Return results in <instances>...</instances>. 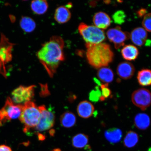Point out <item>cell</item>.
<instances>
[{
    "mask_svg": "<svg viewBox=\"0 0 151 151\" xmlns=\"http://www.w3.org/2000/svg\"><path fill=\"white\" fill-rule=\"evenodd\" d=\"M23 105L16 104L10 97L7 98L2 108L0 109V127L10 121L19 118Z\"/></svg>",
    "mask_w": 151,
    "mask_h": 151,
    "instance_id": "obj_5",
    "label": "cell"
},
{
    "mask_svg": "<svg viewBox=\"0 0 151 151\" xmlns=\"http://www.w3.org/2000/svg\"><path fill=\"white\" fill-rule=\"evenodd\" d=\"M78 29L86 43L99 44L106 40L104 31L95 26L88 25L82 22L79 24Z\"/></svg>",
    "mask_w": 151,
    "mask_h": 151,
    "instance_id": "obj_4",
    "label": "cell"
},
{
    "mask_svg": "<svg viewBox=\"0 0 151 151\" xmlns=\"http://www.w3.org/2000/svg\"><path fill=\"white\" fill-rule=\"evenodd\" d=\"M93 21L95 26L103 30L106 29L110 26L111 19L106 13L99 12L94 15Z\"/></svg>",
    "mask_w": 151,
    "mask_h": 151,
    "instance_id": "obj_12",
    "label": "cell"
},
{
    "mask_svg": "<svg viewBox=\"0 0 151 151\" xmlns=\"http://www.w3.org/2000/svg\"><path fill=\"white\" fill-rule=\"evenodd\" d=\"M139 140L137 134L133 131H129L126 134L124 140V146L128 148H131L137 144Z\"/></svg>",
    "mask_w": 151,
    "mask_h": 151,
    "instance_id": "obj_24",
    "label": "cell"
},
{
    "mask_svg": "<svg viewBox=\"0 0 151 151\" xmlns=\"http://www.w3.org/2000/svg\"><path fill=\"white\" fill-rule=\"evenodd\" d=\"M135 67L131 62L127 61L121 62L117 68V74L124 80L131 78L134 73Z\"/></svg>",
    "mask_w": 151,
    "mask_h": 151,
    "instance_id": "obj_10",
    "label": "cell"
},
{
    "mask_svg": "<svg viewBox=\"0 0 151 151\" xmlns=\"http://www.w3.org/2000/svg\"><path fill=\"white\" fill-rule=\"evenodd\" d=\"M35 86H20L12 92V101L16 104L22 105L31 101L35 95Z\"/></svg>",
    "mask_w": 151,
    "mask_h": 151,
    "instance_id": "obj_6",
    "label": "cell"
},
{
    "mask_svg": "<svg viewBox=\"0 0 151 151\" xmlns=\"http://www.w3.org/2000/svg\"><path fill=\"white\" fill-rule=\"evenodd\" d=\"M0 151H12L10 147L5 145H0Z\"/></svg>",
    "mask_w": 151,
    "mask_h": 151,
    "instance_id": "obj_30",
    "label": "cell"
},
{
    "mask_svg": "<svg viewBox=\"0 0 151 151\" xmlns=\"http://www.w3.org/2000/svg\"><path fill=\"white\" fill-rule=\"evenodd\" d=\"M20 27L26 33H31L36 27V24L33 19L29 17H23L20 21Z\"/></svg>",
    "mask_w": 151,
    "mask_h": 151,
    "instance_id": "obj_22",
    "label": "cell"
},
{
    "mask_svg": "<svg viewBox=\"0 0 151 151\" xmlns=\"http://www.w3.org/2000/svg\"><path fill=\"white\" fill-rule=\"evenodd\" d=\"M51 151H62L61 150H60L59 148H56L54 149V150H52Z\"/></svg>",
    "mask_w": 151,
    "mask_h": 151,
    "instance_id": "obj_31",
    "label": "cell"
},
{
    "mask_svg": "<svg viewBox=\"0 0 151 151\" xmlns=\"http://www.w3.org/2000/svg\"><path fill=\"white\" fill-rule=\"evenodd\" d=\"M148 37L147 32L144 28L139 27L135 28L130 35L131 40L134 44L141 46L145 44Z\"/></svg>",
    "mask_w": 151,
    "mask_h": 151,
    "instance_id": "obj_11",
    "label": "cell"
},
{
    "mask_svg": "<svg viewBox=\"0 0 151 151\" xmlns=\"http://www.w3.org/2000/svg\"><path fill=\"white\" fill-rule=\"evenodd\" d=\"M97 75L100 80L106 84L112 82L114 78L113 71L106 67L100 68L98 71Z\"/></svg>",
    "mask_w": 151,
    "mask_h": 151,
    "instance_id": "obj_18",
    "label": "cell"
},
{
    "mask_svg": "<svg viewBox=\"0 0 151 151\" xmlns=\"http://www.w3.org/2000/svg\"><path fill=\"white\" fill-rule=\"evenodd\" d=\"M31 8L35 14L42 15L45 14L48 8V3L45 0H35L32 1Z\"/></svg>",
    "mask_w": 151,
    "mask_h": 151,
    "instance_id": "obj_19",
    "label": "cell"
},
{
    "mask_svg": "<svg viewBox=\"0 0 151 151\" xmlns=\"http://www.w3.org/2000/svg\"><path fill=\"white\" fill-rule=\"evenodd\" d=\"M94 108L91 103L87 101L81 102L77 107V112L81 118L87 119L92 116Z\"/></svg>",
    "mask_w": 151,
    "mask_h": 151,
    "instance_id": "obj_13",
    "label": "cell"
},
{
    "mask_svg": "<svg viewBox=\"0 0 151 151\" xmlns=\"http://www.w3.org/2000/svg\"><path fill=\"white\" fill-rule=\"evenodd\" d=\"M137 80L142 86H151V70L144 69L139 71L137 73Z\"/></svg>",
    "mask_w": 151,
    "mask_h": 151,
    "instance_id": "obj_20",
    "label": "cell"
},
{
    "mask_svg": "<svg viewBox=\"0 0 151 151\" xmlns=\"http://www.w3.org/2000/svg\"><path fill=\"white\" fill-rule=\"evenodd\" d=\"M60 122L62 126L66 128L73 127L76 122V118L73 113L67 112L61 115L60 119Z\"/></svg>",
    "mask_w": 151,
    "mask_h": 151,
    "instance_id": "obj_21",
    "label": "cell"
},
{
    "mask_svg": "<svg viewBox=\"0 0 151 151\" xmlns=\"http://www.w3.org/2000/svg\"><path fill=\"white\" fill-rule=\"evenodd\" d=\"M122 55L124 59L128 61L134 60L139 54L138 49L132 45H128L124 47L121 50Z\"/></svg>",
    "mask_w": 151,
    "mask_h": 151,
    "instance_id": "obj_15",
    "label": "cell"
},
{
    "mask_svg": "<svg viewBox=\"0 0 151 151\" xmlns=\"http://www.w3.org/2000/svg\"><path fill=\"white\" fill-rule=\"evenodd\" d=\"M134 124L138 129L140 130L146 129L150 125V117L145 113H139L135 116Z\"/></svg>",
    "mask_w": 151,
    "mask_h": 151,
    "instance_id": "obj_17",
    "label": "cell"
},
{
    "mask_svg": "<svg viewBox=\"0 0 151 151\" xmlns=\"http://www.w3.org/2000/svg\"><path fill=\"white\" fill-rule=\"evenodd\" d=\"M126 15L124 11H117L113 15L112 18L115 23L122 24L125 22Z\"/></svg>",
    "mask_w": 151,
    "mask_h": 151,
    "instance_id": "obj_25",
    "label": "cell"
},
{
    "mask_svg": "<svg viewBox=\"0 0 151 151\" xmlns=\"http://www.w3.org/2000/svg\"><path fill=\"white\" fill-rule=\"evenodd\" d=\"M132 103L142 110L144 111L151 105V93L145 88L135 91L132 95Z\"/></svg>",
    "mask_w": 151,
    "mask_h": 151,
    "instance_id": "obj_7",
    "label": "cell"
},
{
    "mask_svg": "<svg viewBox=\"0 0 151 151\" xmlns=\"http://www.w3.org/2000/svg\"><path fill=\"white\" fill-rule=\"evenodd\" d=\"M106 35L109 41L114 43L115 48L117 49L123 46L125 41L130 37V34L123 31L119 26L109 29Z\"/></svg>",
    "mask_w": 151,
    "mask_h": 151,
    "instance_id": "obj_9",
    "label": "cell"
},
{
    "mask_svg": "<svg viewBox=\"0 0 151 151\" xmlns=\"http://www.w3.org/2000/svg\"><path fill=\"white\" fill-rule=\"evenodd\" d=\"M40 116L39 107L33 102L29 101L24 104L19 119L23 124L24 133H28L30 129L37 127Z\"/></svg>",
    "mask_w": 151,
    "mask_h": 151,
    "instance_id": "obj_3",
    "label": "cell"
},
{
    "mask_svg": "<svg viewBox=\"0 0 151 151\" xmlns=\"http://www.w3.org/2000/svg\"><path fill=\"white\" fill-rule=\"evenodd\" d=\"M142 24L146 31L151 32V13L145 15L143 18Z\"/></svg>",
    "mask_w": 151,
    "mask_h": 151,
    "instance_id": "obj_28",
    "label": "cell"
},
{
    "mask_svg": "<svg viewBox=\"0 0 151 151\" xmlns=\"http://www.w3.org/2000/svg\"><path fill=\"white\" fill-rule=\"evenodd\" d=\"M71 13L68 7L65 6H60L56 9L54 14V19L60 24L66 23L70 20Z\"/></svg>",
    "mask_w": 151,
    "mask_h": 151,
    "instance_id": "obj_14",
    "label": "cell"
},
{
    "mask_svg": "<svg viewBox=\"0 0 151 151\" xmlns=\"http://www.w3.org/2000/svg\"><path fill=\"white\" fill-rule=\"evenodd\" d=\"M106 139L109 143L115 144L119 142L122 137V132L117 128H112L106 130L105 132Z\"/></svg>",
    "mask_w": 151,
    "mask_h": 151,
    "instance_id": "obj_16",
    "label": "cell"
},
{
    "mask_svg": "<svg viewBox=\"0 0 151 151\" xmlns=\"http://www.w3.org/2000/svg\"><path fill=\"white\" fill-rule=\"evenodd\" d=\"M72 144L76 148H83L87 146L88 137L87 135L82 133L77 134L73 138Z\"/></svg>",
    "mask_w": 151,
    "mask_h": 151,
    "instance_id": "obj_23",
    "label": "cell"
},
{
    "mask_svg": "<svg viewBox=\"0 0 151 151\" xmlns=\"http://www.w3.org/2000/svg\"><path fill=\"white\" fill-rule=\"evenodd\" d=\"M101 96L100 100L101 101H104L105 99L109 98L110 96L111 91L109 88L108 84H101Z\"/></svg>",
    "mask_w": 151,
    "mask_h": 151,
    "instance_id": "obj_27",
    "label": "cell"
},
{
    "mask_svg": "<svg viewBox=\"0 0 151 151\" xmlns=\"http://www.w3.org/2000/svg\"><path fill=\"white\" fill-rule=\"evenodd\" d=\"M86 47L87 60L90 65L95 68L106 67L113 61L114 53L110 45L107 43H86Z\"/></svg>",
    "mask_w": 151,
    "mask_h": 151,
    "instance_id": "obj_2",
    "label": "cell"
},
{
    "mask_svg": "<svg viewBox=\"0 0 151 151\" xmlns=\"http://www.w3.org/2000/svg\"><path fill=\"white\" fill-rule=\"evenodd\" d=\"M41 113V116L38 124L35 128L39 132L47 131L52 128L55 122L54 113L47 109L44 105L39 107Z\"/></svg>",
    "mask_w": 151,
    "mask_h": 151,
    "instance_id": "obj_8",
    "label": "cell"
},
{
    "mask_svg": "<svg viewBox=\"0 0 151 151\" xmlns=\"http://www.w3.org/2000/svg\"><path fill=\"white\" fill-rule=\"evenodd\" d=\"M65 43L61 37L55 36L42 45L37 52L40 62L50 77H52L62 62L65 60Z\"/></svg>",
    "mask_w": 151,
    "mask_h": 151,
    "instance_id": "obj_1",
    "label": "cell"
},
{
    "mask_svg": "<svg viewBox=\"0 0 151 151\" xmlns=\"http://www.w3.org/2000/svg\"><path fill=\"white\" fill-rule=\"evenodd\" d=\"M101 96V91L99 86L96 87L95 90H93L89 93V98L91 101L93 102H97L100 99Z\"/></svg>",
    "mask_w": 151,
    "mask_h": 151,
    "instance_id": "obj_26",
    "label": "cell"
},
{
    "mask_svg": "<svg viewBox=\"0 0 151 151\" xmlns=\"http://www.w3.org/2000/svg\"><path fill=\"white\" fill-rule=\"evenodd\" d=\"M147 12V9H146L142 8L139 9L137 11V14L139 17H141L143 16H145Z\"/></svg>",
    "mask_w": 151,
    "mask_h": 151,
    "instance_id": "obj_29",
    "label": "cell"
}]
</instances>
